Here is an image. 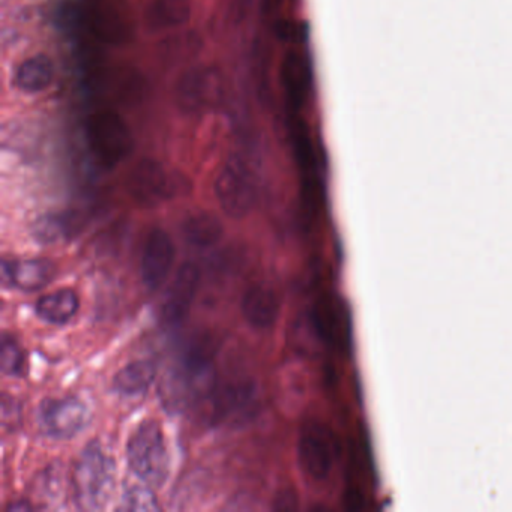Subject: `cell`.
<instances>
[{
  "instance_id": "22",
  "label": "cell",
  "mask_w": 512,
  "mask_h": 512,
  "mask_svg": "<svg viewBox=\"0 0 512 512\" xmlns=\"http://www.w3.org/2000/svg\"><path fill=\"white\" fill-rule=\"evenodd\" d=\"M148 487H140V485L128 487L122 497L121 509H125V511H157L160 509L157 496Z\"/></svg>"
},
{
  "instance_id": "21",
  "label": "cell",
  "mask_w": 512,
  "mask_h": 512,
  "mask_svg": "<svg viewBox=\"0 0 512 512\" xmlns=\"http://www.w3.org/2000/svg\"><path fill=\"white\" fill-rule=\"evenodd\" d=\"M0 365L8 376L22 377L25 374L26 355L22 347L11 335H2V350H0Z\"/></svg>"
},
{
  "instance_id": "9",
  "label": "cell",
  "mask_w": 512,
  "mask_h": 512,
  "mask_svg": "<svg viewBox=\"0 0 512 512\" xmlns=\"http://www.w3.org/2000/svg\"><path fill=\"white\" fill-rule=\"evenodd\" d=\"M257 409L259 389L251 380H235L212 391V419L217 424H244Z\"/></svg>"
},
{
  "instance_id": "17",
  "label": "cell",
  "mask_w": 512,
  "mask_h": 512,
  "mask_svg": "<svg viewBox=\"0 0 512 512\" xmlns=\"http://www.w3.org/2000/svg\"><path fill=\"white\" fill-rule=\"evenodd\" d=\"M182 235L193 247L211 248L223 239L224 227L212 212L196 211L182 221Z\"/></svg>"
},
{
  "instance_id": "10",
  "label": "cell",
  "mask_w": 512,
  "mask_h": 512,
  "mask_svg": "<svg viewBox=\"0 0 512 512\" xmlns=\"http://www.w3.org/2000/svg\"><path fill=\"white\" fill-rule=\"evenodd\" d=\"M127 191L137 205L155 208L175 194V184L160 161L143 158L128 175Z\"/></svg>"
},
{
  "instance_id": "15",
  "label": "cell",
  "mask_w": 512,
  "mask_h": 512,
  "mask_svg": "<svg viewBox=\"0 0 512 512\" xmlns=\"http://www.w3.org/2000/svg\"><path fill=\"white\" fill-rule=\"evenodd\" d=\"M193 16V0H149L143 20L154 34L175 32L184 28Z\"/></svg>"
},
{
  "instance_id": "25",
  "label": "cell",
  "mask_w": 512,
  "mask_h": 512,
  "mask_svg": "<svg viewBox=\"0 0 512 512\" xmlns=\"http://www.w3.org/2000/svg\"><path fill=\"white\" fill-rule=\"evenodd\" d=\"M17 508H19V505H11V511H17ZM20 508L22 509H29L28 506L25 505V503H23V505H20Z\"/></svg>"
},
{
  "instance_id": "16",
  "label": "cell",
  "mask_w": 512,
  "mask_h": 512,
  "mask_svg": "<svg viewBox=\"0 0 512 512\" xmlns=\"http://www.w3.org/2000/svg\"><path fill=\"white\" fill-rule=\"evenodd\" d=\"M241 308L248 325L256 329H269L280 316V299L271 287L256 284L245 292Z\"/></svg>"
},
{
  "instance_id": "18",
  "label": "cell",
  "mask_w": 512,
  "mask_h": 512,
  "mask_svg": "<svg viewBox=\"0 0 512 512\" xmlns=\"http://www.w3.org/2000/svg\"><path fill=\"white\" fill-rule=\"evenodd\" d=\"M79 308L77 293L71 289H61L41 296L35 304V313L43 322L65 325L76 316Z\"/></svg>"
},
{
  "instance_id": "23",
  "label": "cell",
  "mask_w": 512,
  "mask_h": 512,
  "mask_svg": "<svg viewBox=\"0 0 512 512\" xmlns=\"http://www.w3.org/2000/svg\"><path fill=\"white\" fill-rule=\"evenodd\" d=\"M253 7V0H226L224 14L230 26H239L247 20L248 13Z\"/></svg>"
},
{
  "instance_id": "2",
  "label": "cell",
  "mask_w": 512,
  "mask_h": 512,
  "mask_svg": "<svg viewBox=\"0 0 512 512\" xmlns=\"http://www.w3.org/2000/svg\"><path fill=\"white\" fill-rule=\"evenodd\" d=\"M116 485V463L94 439L83 449L73 469V491L77 505L86 511L106 508Z\"/></svg>"
},
{
  "instance_id": "7",
  "label": "cell",
  "mask_w": 512,
  "mask_h": 512,
  "mask_svg": "<svg viewBox=\"0 0 512 512\" xmlns=\"http://www.w3.org/2000/svg\"><path fill=\"white\" fill-rule=\"evenodd\" d=\"M37 421L47 436L68 440L85 430L91 421V412L85 401L74 395L46 398L38 407Z\"/></svg>"
},
{
  "instance_id": "4",
  "label": "cell",
  "mask_w": 512,
  "mask_h": 512,
  "mask_svg": "<svg viewBox=\"0 0 512 512\" xmlns=\"http://www.w3.org/2000/svg\"><path fill=\"white\" fill-rule=\"evenodd\" d=\"M215 196L224 214L241 220L253 211L257 200V179L250 164L232 155L218 172Z\"/></svg>"
},
{
  "instance_id": "1",
  "label": "cell",
  "mask_w": 512,
  "mask_h": 512,
  "mask_svg": "<svg viewBox=\"0 0 512 512\" xmlns=\"http://www.w3.org/2000/svg\"><path fill=\"white\" fill-rule=\"evenodd\" d=\"M215 343L208 337L191 341L182 350L178 364L167 371L161 397L167 409L181 412L215 389Z\"/></svg>"
},
{
  "instance_id": "12",
  "label": "cell",
  "mask_w": 512,
  "mask_h": 512,
  "mask_svg": "<svg viewBox=\"0 0 512 512\" xmlns=\"http://www.w3.org/2000/svg\"><path fill=\"white\" fill-rule=\"evenodd\" d=\"M200 286V269L194 263H184L170 283L161 307L163 319L169 325L184 322L190 313Z\"/></svg>"
},
{
  "instance_id": "8",
  "label": "cell",
  "mask_w": 512,
  "mask_h": 512,
  "mask_svg": "<svg viewBox=\"0 0 512 512\" xmlns=\"http://www.w3.org/2000/svg\"><path fill=\"white\" fill-rule=\"evenodd\" d=\"M299 464L314 481H325L337 460V443L326 425L311 421L302 428L298 442Z\"/></svg>"
},
{
  "instance_id": "3",
  "label": "cell",
  "mask_w": 512,
  "mask_h": 512,
  "mask_svg": "<svg viewBox=\"0 0 512 512\" xmlns=\"http://www.w3.org/2000/svg\"><path fill=\"white\" fill-rule=\"evenodd\" d=\"M131 470L149 487H161L170 472V455L160 422L143 421L131 434L127 446Z\"/></svg>"
},
{
  "instance_id": "14",
  "label": "cell",
  "mask_w": 512,
  "mask_h": 512,
  "mask_svg": "<svg viewBox=\"0 0 512 512\" xmlns=\"http://www.w3.org/2000/svg\"><path fill=\"white\" fill-rule=\"evenodd\" d=\"M55 263L46 259L4 260L2 278L23 292H37L44 289L55 278Z\"/></svg>"
},
{
  "instance_id": "13",
  "label": "cell",
  "mask_w": 512,
  "mask_h": 512,
  "mask_svg": "<svg viewBox=\"0 0 512 512\" xmlns=\"http://www.w3.org/2000/svg\"><path fill=\"white\" fill-rule=\"evenodd\" d=\"M56 77L55 61L46 53H35L16 65L11 82L23 95H40L55 85Z\"/></svg>"
},
{
  "instance_id": "24",
  "label": "cell",
  "mask_w": 512,
  "mask_h": 512,
  "mask_svg": "<svg viewBox=\"0 0 512 512\" xmlns=\"http://www.w3.org/2000/svg\"><path fill=\"white\" fill-rule=\"evenodd\" d=\"M64 235V224L61 218L47 217L35 227V236L43 242H55Z\"/></svg>"
},
{
  "instance_id": "6",
  "label": "cell",
  "mask_w": 512,
  "mask_h": 512,
  "mask_svg": "<svg viewBox=\"0 0 512 512\" xmlns=\"http://www.w3.org/2000/svg\"><path fill=\"white\" fill-rule=\"evenodd\" d=\"M88 140L95 157L107 167L116 166L133 151L128 125L115 113H100L89 122Z\"/></svg>"
},
{
  "instance_id": "11",
  "label": "cell",
  "mask_w": 512,
  "mask_h": 512,
  "mask_svg": "<svg viewBox=\"0 0 512 512\" xmlns=\"http://www.w3.org/2000/svg\"><path fill=\"white\" fill-rule=\"evenodd\" d=\"M173 262H175V244L169 233L161 229L152 230L143 251V284L151 292L161 289L169 278Z\"/></svg>"
},
{
  "instance_id": "19",
  "label": "cell",
  "mask_w": 512,
  "mask_h": 512,
  "mask_svg": "<svg viewBox=\"0 0 512 512\" xmlns=\"http://www.w3.org/2000/svg\"><path fill=\"white\" fill-rule=\"evenodd\" d=\"M155 377H157V365L149 359H139L116 374L113 379V388L125 397H134L148 391L155 382Z\"/></svg>"
},
{
  "instance_id": "5",
  "label": "cell",
  "mask_w": 512,
  "mask_h": 512,
  "mask_svg": "<svg viewBox=\"0 0 512 512\" xmlns=\"http://www.w3.org/2000/svg\"><path fill=\"white\" fill-rule=\"evenodd\" d=\"M223 97L224 80L215 68H190L176 83V106L187 115H202L217 107Z\"/></svg>"
},
{
  "instance_id": "20",
  "label": "cell",
  "mask_w": 512,
  "mask_h": 512,
  "mask_svg": "<svg viewBox=\"0 0 512 512\" xmlns=\"http://www.w3.org/2000/svg\"><path fill=\"white\" fill-rule=\"evenodd\" d=\"M200 40L193 32L187 34H176L169 37V40L164 41L160 46V56L164 61H169L170 64H178L179 61L193 58L194 55L200 52Z\"/></svg>"
}]
</instances>
